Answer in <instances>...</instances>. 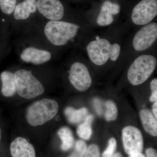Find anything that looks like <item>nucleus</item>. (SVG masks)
Instances as JSON below:
<instances>
[{
  "mask_svg": "<svg viewBox=\"0 0 157 157\" xmlns=\"http://www.w3.org/2000/svg\"><path fill=\"white\" fill-rule=\"evenodd\" d=\"M80 26L74 23L64 21H46L39 28L38 39L51 48L62 47L73 42Z\"/></svg>",
  "mask_w": 157,
  "mask_h": 157,
  "instance_id": "f257e3e1",
  "label": "nucleus"
},
{
  "mask_svg": "<svg viewBox=\"0 0 157 157\" xmlns=\"http://www.w3.org/2000/svg\"><path fill=\"white\" fill-rule=\"evenodd\" d=\"M59 105L55 100L42 99L30 105L26 111L25 117L29 124L33 127L44 124L53 119L59 111Z\"/></svg>",
  "mask_w": 157,
  "mask_h": 157,
  "instance_id": "f03ea898",
  "label": "nucleus"
},
{
  "mask_svg": "<svg viewBox=\"0 0 157 157\" xmlns=\"http://www.w3.org/2000/svg\"><path fill=\"white\" fill-rule=\"evenodd\" d=\"M14 73L16 93L20 97L26 99H33L41 95L45 92L42 82L30 70L20 69Z\"/></svg>",
  "mask_w": 157,
  "mask_h": 157,
  "instance_id": "7ed1b4c3",
  "label": "nucleus"
},
{
  "mask_svg": "<svg viewBox=\"0 0 157 157\" xmlns=\"http://www.w3.org/2000/svg\"><path fill=\"white\" fill-rule=\"evenodd\" d=\"M156 64V59L153 56H138L128 70L127 77L130 84L137 86L145 82L153 73Z\"/></svg>",
  "mask_w": 157,
  "mask_h": 157,
  "instance_id": "20e7f679",
  "label": "nucleus"
},
{
  "mask_svg": "<svg viewBox=\"0 0 157 157\" xmlns=\"http://www.w3.org/2000/svg\"><path fill=\"white\" fill-rule=\"evenodd\" d=\"M51 48L41 42L40 44L31 43L20 50V59L25 63L41 66L48 63L52 58Z\"/></svg>",
  "mask_w": 157,
  "mask_h": 157,
  "instance_id": "39448f33",
  "label": "nucleus"
},
{
  "mask_svg": "<svg viewBox=\"0 0 157 157\" xmlns=\"http://www.w3.org/2000/svg\"><path fill=\"white\" fill-rule=\"evenodd\" d=\"M68 78L71 85L78 91L87 90L92 83L87 67L80 62H75L71 65Z\"/></svg>",
  "mask_w": 157,
  "mask_h": 157,
  "instance_id": "423d86ee",
  "label": "nucleus"
},
{
  "mask_svg": "<svg viewBox=\"0 0 157 157\" xmlns=\"http://www.w3.org/2000/svg\"><path fill=\"white\" fill-rule=\"evenodd\" d=\"M157 14V0H142L133 9L132 19L136 25H146L150 23Z\"/></svg>",
  "mask_w": 157,
  "mask_h": 157,
  "instance_id": "0eeeda50",
  "label": "nucleus"
},
{
  "mask_svg": "<svg viewBox=\"0 0 157 157\" xmlns=\"http://www.w3.org/2000/svg\"><path fill=\"white\" fill-rule=\"evenodd\" d=\"M124 149L129 155L141 153L144 141L142 134L139 129L132 126L125 127L122 132Z\"/></svg>",
  "mask_w": 157,
  "mask_h": 157,
  "instance_id": "6e6552de",
  "label": "nucleus"
},
{
  "mask_svg": "<svg viewBox=\"0 0 157 157\" xmlns=\"http://www.w3.org/2000/svg\"><path fill=\"white\" fill-rule=\"evenodd\" d=\"M111 44L106 39L92 41L88 45L86 50L92 63L98 66L106 63L109 59Z\"/></svg>",
  "mask_w": 157,
  "mask_h": 157,
  "instance_id": "1a4fd4ad",
  "label": "nucleus"
},
{
  "mask_svg": "<svg viewBox=\"0 0 157 157\" xmlns=\"http://www.w3.org/2000/svg\"><path fill=\"white\" fill-rule=\"evenodd\" d=\"M157 38V24L149 23L135 34L133 40V47L137 51L146 50L153 44Z\"/></svg>",
  "mask_w": 157,
  "mask_h": 157,
  "instance_id": "9d476101",
  "label": "nucleus"
},
{
  "mask_svg": "<svg viewBox=\"0 0 157 157\" xmlns=\"http://www.w3.org/2000/svg\"><path fill=\"white\" fill-rule=\"evenodd\" d=\"M37 11L46 21L62 20L65 9L60 0H37Z\"/></svg>",
  "mask_w": 157,
  "mask_h": 157,
  "instance_id": "9b49d317",
  "label": "nucleus"
},
{
  "mask_svg": "<svg viewBox=\"0 0 157 157\" xmlns=\"http://www.w3.org/2000/svg\"><path fill=\"white\" fill-rule=\"evenodd\" d=\"M10 149L12 157H36L34 146L23 137H17L13 140Z\"/></svg>",
  "mask_w": 157,
  "mask_h": 157,
  "instance_id": "f8f14e48",
  "label": "nucleus"
},
{
  "mask_svg": "<svg viewBox=\"0 0 157 157\" xmlns=\"http://www.w3.org/2000/svg\"><path fill=\"white\" fill-rule=\"evenodd\" d=\"M37 11V0H23L17 3L12 15L14 21L21 22L28 20Z\"/></svg>",
  "mask_w": 157,
  "mask_h": 157,
  "instance_id": "ddd939ff",
  "label": "nucleus"
},
{
  "mask_svg": "<svg viewBox=\"0 0 157 157\" xmlns=\"http://www.w3.org/2000/svg\"><path fill=\"white\" fill-rule=\"evenodd\" d=\"M2 82L1 91L6 97H12L16 93V83L14 73L9 71H4L0 76Z\"/></svg>",
  "mask_w": 157,
  "mask_h": 157,
  "instance_id": "4468645a",
  "label": "nucleus"
},
{
  "mask_svg": "<svg viewBox=\"0 0 157 157\" xmlns=\"http://www.w3.org/2000/svg\"><path fill=\"white\" fill-rule=\"evenodd\" d=\"M140 120L145 132L154 137L157 135V119L155 117L150 110L141 109L140 112Z\"/></svg>",
  "mask_w": 157,
  "mask_h": 157,
  "instance_id": "2eb2a0df",
  "label": "nucleus"
},
{
  "mask_svg": "<svg viewBox=\"0 0 157 157\" xmlns=\"http://www.w3.org/2000/svg\"><path fill=\"white\" fill-rule=\"evenodd\" d=\"M57 135L62 141L61 148L63 151H67L72 148L75 143L74 136L71 129L67 127L60 128Z\"/></svg>",
  "mask_w": 157,
  "mask_h": 157,
  "instance_id": "dca6fc26",
  "label": "nucleus"
},
{
  "mask_svg": "<svg viewBox=\"0 0 157 157\" xmlns=\"http://www.w3.org/2000/svg\"><path fill=\"white\" fill-rule=\"evenodd\" d=\"M64 113L70 123L78 124L84 120L86 117L88 109L84 107L77 109L73 107H68L65 109Z\"/></svg>",
  "mask_w": 157,
  "mask_h": 157,
  "instance_id": "f3484780",
  "label": "nucleus"
},
{
  "mask_svg": "<svg viewBox=\"0 0 157 157\" xmlns=\"http://www.w3.org/2000/svg\"><path fill=\"white\" fill-rule=\"evenodd\" d=\"M92 115H87L84 122L77 127L76 132L78 137L83 140H89L92 134L91 124L94 120Z\"/></svg>",
  "mask_w": 157,
  "mask_h": 157,
  "instance_id": "a211bd4d",
  "label": "nucleus"
},
{
  "mask_svg": "<svg viewBox=\"0 0 157 157\" xmlns=\"http://www.w3.org/2000/svg\"><path fill=\"white\" fill-rule=\"evenodd\" d=\"M113 15L112 10L106 3L104 2L101 6V11L97 18V23L101 26L109 25L113 21Z\"/></svg>",
  "mask_w": 157,
  "mask_h": 157,
  "instance_id": "6ab92c4d",
  "label": "nucleus"
},
{
  "mask_svg": "<svg viewBox=\"0 0 157 157\" xmlns=\"http://www.w3.org/2000/svg\"><path fill=\"white\" fill-rule=\"evenodd\" d=\"M106 108L105 113V119L107 121H115L117 117L118 110L115 103L112 101H107L105 103Z\"/></svg>",
  "mask_w": 157,
  "mask_h": 157,
  "instance_id": "aec40b11",
  "label": "nucleus"
},
{
  "mask_svg": "<svg viewBox=\"0 0 157 157\" xmlns=\"http://www.w3.org/2000/svg\"><path fill=\"white\" fill-rule=\"evenodd\" d=\"M17 0H0V10L2 13L8 16L13 14Z\"/></svg>",
  "mask_w": 157,
  "mask_h": 157,
  "instance_id": "412c9836",
  "label": "nucleus"
},
{
  "mask_svg": "<svg viewBox=\"0 0 157 157\" xmlns=\"http://www.w3.org/2000/svg\"><path fill=\"white\" fill-rule=\"evenodd\" d=\"M87 148V145L83 140H77L74 151L68 157H84Z\"/></svg>",
  "mask_w": 157,
  "mask_h": 157,
  "instance_id": "4be33fe9",
  "label": "nucleus"
},
{
  "mask_svg": "<svg viewBox=\"0 0 157 157\" xmlns=\"http://www.w3.org/2000/svg\"><path fill=\"white\" fill-rule=\"evenodd\" d=\"M117 147L116 140L113 137L109 139L108 146L102 154V157H113L116 153Z\"/></svg>",
  "mask_w": 157,
  "mask_h": 157,
  "instance_id": "5701e85b",
  "label": "nucleus"
},
{
  "mask_svg": "<svg viewBox=\"0 0 157 157\" xmlns=\"http://www.w3.org/2000/svg\"><path fill=\"white\" fill-rule=\"evenodd\" d=\"M84 157H100L99 147L95 144L90 145L87 147Z\"/></svg>",
  "mask_w": 157,
  "mask_h": 157,
  "instance_id": "b1692460",
  "label": "nucleus"
},
{
  "mask_svg": "<svg viewBox=\"0 0 157 157\" xmlns=\"http://www.w3.org/2000/svg\"><path fill=\"white\" fill-rule=\"evenodd\" d=\"M121 46L119 44L115 43L111 45L109 59L113 61H115L119 56L120 54Z\"/></svg>",
  "mask_w": 157,
  "mask_h": 157,
  "instance_id": "393cba45",
  "label": "nucleus"
},
{
  "mask_svg": "<svg viewBox=\"0 0 157 157\" xmlns=\"http://www.w3.org/2000/svg\"><path fill=\"white\" fill-rule=\"evenodd\" d=\"M94 104L96 112L99 115H101L102 113V109L101 101L99 99H95L94 100Z\"/></svg>",
  "mask_w": 157,
  "mask_h": 157,
  "instance_id": "a878e982",
  "label": "nucleus"
},
{
  "mask_svg": "<svg viewBox=\"0 0 157 157\" xmlns=\"http://www.w3.org/2000/svg\"><path fill=\"white\" fill-rule=\"evenodd\" d=\"M147 157H157L156 151L153 148H147L146 150Z\"/></svg>",
  "mask_w": 157,
  "mask_h": 157,
  "instance_id": "bb28decb",
  "label": "nucleus"
},
{
  "mask_svg": "<svg viewBox=\"0 0 157 157\" xmlns=\"http://www.w3.org/2000/svg\"><path fill=\"white\" fill-rule=\"evenodd\" d=\"M150 88L151 92H157V79L156 78L153 79L151 82Z\"/></svg>",
  "mask_w": 157,
  "mask_h": 157,
  "instance_id": "cd10ccee",
  "label": "nucleus"
},
{
  "mask_svg": "<svg viewBox=\"0 0 157 157\" xmlns=\"http://www.w3.org/2000/svg\"><path fill=\"white\" fill-rule=\"evenodd\" d=\"M153 114L157 118V101H155L152 106Z\"/></svg>",
  "mask_w": 157,
  "mask_h": 157,
  "instance_id": "c85d7f7f",
  "label": "nucleus"
},
{
  "mask_svg": "<svg viewBox=\"0 0 157 157\" xmlns=\"http://www.w3.org/2000/svg\"><path fill=\"white\" fill-rule=\"evenodd\" d=\"M146 157L143 154L141 153H137L135 154L131 155H130V157Z\"/></svg>",
  "mask_w": 157,
  "mask_h": 157,
  "instance_id": "c756f323",
  "label": "nucleus"
},
{
  "mask_svg": "<svg viewBox=\"0 0 157 157\" xmlns=\"http://www.w3.org/2000/svg\"><path fill=\"white\" fill-rule=\"evenodd\" d=\"M113 157H123L122 155L120 153L117 152L115 154H114V155L113 156Z\"/></svg>",
  "mask_w": 157,
  "mask_h": 157,
  "instance_id": "7c9ffc66",
  "label": "nucleus"
},
{
  "mask_svg": "<svg viewBox=\"0 0 157 157\" xmlns=\"http://www.w3.org/2000/svg\"><path fill=\"white\" fill-rule=\"evenodd\" d=\"M1 138H2V131H1V128H0V141H1Z\"/></svg>",
  "mask_w": 157,
  "mask_h": 157,
  "instance_id": "2f4dec72",
  "label": "nucleus"
},
{
  "mask_svg": "<svg viewBox=\"0 0 157 157\" xmlns=\"http://www.w3.org/2000/svg\"><path fill=\"white\" fill-rule=\"evenodd\" d=\"M100 39V36H97L96 37V40H99V39Z\"/></svg>",
  "mask_w": 157,
  "mask_h": 157,
  "instance_id": "473e14b6",
  "label": "nucleus"
}]
</instances>
